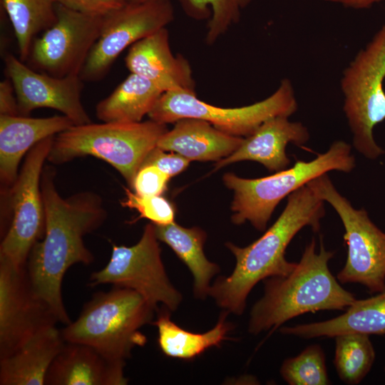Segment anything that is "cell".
<instances>
[{
	"label": "cell",
	"mask_w": 385,
	"mask_h": 385,
	"mask_svg": "<svg viewBox=\"0 0 385 385\" xmlns=\"http://www.w3.org/2000/svg\"><path fill=\"white\" fill-rule=\"evenodd\" d=\"M55 178V169L45 166L41 178L45 233L32 247L26 268L35 294L51 308L59 322L66 325L71 321L62 299L63 276L72 265L93 261L83 237L104 222L107 212L101 197L93 192L62 197Z\"/></svg>",
	"instance_id": "1"
},
{
	"label": "cell",
	"mask_w": 385,
	"mask_h": 385,
	"mask_svg": "<svg viewBox=\"0 0 385 385\" xmlns=\"http://www.w3.org/2000/svg\"><path fill=\"white\" fill-rule=\"evenodd\" d=\"M54 136L32 147L26 154L15 182L4 189L6 209L3 211L0 260L25 267L30 252L45 233L46 217L41 178Z\"/></svg>",
	"instance_id": "8"
},
{
	"label": "cell",
	"mask_w": 385,
	"mask_h": 385,
	"mask_svg": "<svg viewBox=\"0 0 385 385\" xmlns=\"http://www.w3.org/2000/svg\"><path fill=\"white\" fill-rule=\"evenodd\" d=\"M384 371H385V368H384Z\"/></svg>",
	"instance_id": "37"
},
{
	"label": "cell",
	"mask_w": 385,
	"mask_h": 385,
	"mask_svg": "<svg viewBox=\"0 0 385 385\" xmlns=\"http://www.w3.org/2000/svg\"><path fill=\"white\" fill-rule=\"evenodd\" d=\"M73 125L63 115L46 118L0 115V180L3 189L15 182L19 163L32 147Z\"/></svg>",
	"instance_id": "19"
},
{
	"label": "cell",
	"mask_w": 385,
	"mask_h": 385,
	"mask_svg": "<svg viewBox=\"0 0 385 385\" xmlns=\"http://www.w3.org/2000/svg\"><path fill=\"white\" fill-rule=\"evenodd\" d=\"M174 123L159 139L157 147L189 160L217 162L234 153L244 138L225 133L201 119L187 118Z\"/></svg>",
	"instance_id": "20"
},
{
	"label": "cell",
	"mask_w": 385,
	"mask_h": 385,
	"mask_svg": "<svg viewBox=\"0 0 385 385\" xmlns=\"http://www.w3.org/2000/svg\"><path fill=\"white\" fill-rule=\"evenodd\" d=\"M125 197L120 202L121 206L135 210L139 216L136 222L145 218L154 225H164L175 222V210L173 205L163 195L143 196L124 188Z\"/></svg>",
	"instance_id": "30"
},
{
	"label": "cell",
	"mask_w": 385,
	"mask_h": 385,
	"mask_svg": "<svg viewBox=\"0 0 385 385\" xmlns=\"http://www.w3.org/2000/svg\"><path fill=\"white\" fill-rule=\"evenodd\" d=\"M155 311L138 292L114 286L96 293L61 332L66 342L89 345L111 359L125 361L133 348L146 344L140 329L153 322Z\"/></svg>",
	"instance_id": "4"
},
{
	"label": "cell",
	"mask_w": 385,
	"mask_h": 385,
	"mask_svg": "<svg viewBox=\"0 0 385 385\" xmlns=\"http://www.w3.org/2000/svg\"><path fill=\"white\" fill-rule=\"evenodd\" d=\"M307 128L287 116H276L265 120L252 134L244 138L240 146L229 156L216 162L215 170L242 160L260 163L268 170L278 172L287 168L290 160L286 148L297 146L309 140Z\"/></svg>",
	"instance_id": "17"
},
{
	"label": "cell",
	"mask_w": 385,
	"mask_h": 385,
	"mask_svg": "<svg viewBox=\"0 0 385 385\" xmlns=\"http://www.w3.org/2000/svg\"><path fill=\"white\" fill-rule=\"evenodd\" d=\"M163 91L148 79L130 73L96 106L103 122L137 123L149 114Z\"/></svg>",
	"instance_id": "25"
},
{
	"label": "cell",
	"mask_w": 385,
	"mask_h": 385,
	"mask_svg": "<svg viewBox=\"0 0 385 385\" xmlns=\"http://www.w3.org/2000/svg\"><path fill=\"white\" fill-rule=\"evenodd\" d=\"M334 338V365L339 379L349 385L361 383L375 360V351L369 335L345 333Z\"/></svg>",
	"instance_id": "27"
},
{
	"label": "cell",
	"mask_w": 385,
	"mask_h": 385,
	"mask_svg": "<svg viewBox=\"0 0 385 385\" xmlns=\"http://www.w3.org/2000/svg\"><path fill=\"white\" fill-rule=\"evenodd\" d=\"M56 22L35 38L27 61L31 68L55 77L79 75L98 40L103 17L55 4Z\"/></svg>",
	"instance_id": "12"
},
{
	"label": "cell",
	"mask_w": 385,
	"mask_h": 385,
	"mask_svg": "<svg viewBox=\"0 0 385 385\" xmlns=\"http://www.w3.org/2000/svg\"><path fill=\"white\" fill-rule=\"evenodd\" d=\"M173 19L170 0L125 3L103 16L99 37L81 71V78L90 82L101 80L125 48L166 27Z\"/></svg>",
	"instance_id": "13"
},
{
	"label": "cell",
	"mask_w": 385,
	"mask_h": 385,
	"mask_svg": "<svg viewBox=\"0 0 385 385\" xmlns=\"http://www.w3.org/2000/svg\"><path fill=\"white\" fill-rule=\"evenodd\" d=\"M125 63L130 73L148 79L163 93H195L191 66L184 56L172 52L166 27L133 44Z\"/></svg>",
	"instance_id": "16"
},
{
	"label": "cell",
	"mask_w": 385,
	"mask_h": 385,
	"mask_svg": "<svg viewBox=\"0 0 385 385\" xmlns=\"http://www.w3.org/2000/svg\"><path fill=\"white\" fill-rule=\"evenodd\" d=\"M17 40L19 59L27 61L36 36L57 19L55 4L50 0H1Z\"/></svg>",
	"instance_id": "26"
},
{
	"label": "cell",
	"mask_w": 385,
	"mask_h": 385,
	"mask_svg": "<svg viewBox=\"0 0 385 385\" xmlns=\"http://www.w3.org/2000/svg\"><path fill=\"white\" fill-rule=\"evenodd\" d=\"M342 314L324 321L282 327L281 333L302 339L335 337L345 333L385 334V289L355 299Z\"/></svg>",
	"instance_id": "22"
},
{
	"label": "cell",
	"mask_w": 385,
	"mask_h": 385,
	"mask_svg": "<svg viewBox=\"0 0 385 385\" xmlns=\"http://www.w3.org/2000/svg\"><path fill=\"white\" fill-rule=\"evenodd\" d=\"M153 120L137 123L103 122L73 125L54 136L47 161L61 165L91 155L112 165L131 189L148 154L168 131Z\"/></svg>",
	"instance_id": "5"
},
{
	"label": "cell",
	"mask_w": 385,
	"mask_h": 385,
	"mask_svg": "<svg viewBox=\"0 0 385 385\" xmlns=\"http://www.w3.org/2000/svg\"><path fill=\"white\" fill-rule=\"evenodd\" d=\"M125 365L89 345L65 342L48 368L45 384L125 385Z\"/></svg>",
	"instance_id": "18"
},
{
	"label": "cell",
	"mask_w": 385,
	"mask_h": 385,
	"mask_svg": "<svg viewBox=\"0 0 385 385\" xmlns=\"http://www.w3.org/2000/svg\"><path fill=\"white\" fill-rule=\"evenodd\" d=\"M307 185L333 207L344 228L347 257L337 275V280L342 284H360L371 293L382 292L385 289V232L371 221L365 209L352 206L327 173Z\"/></svg>",
	"instance_id": "10"
},
{
	"label": "cell",
	"mask_w": 385,
	"mask_h": 385,
	"mask_svg": "<svg viewBox=\"0 0 385 385\" xmlns=\"http://www.w3.org/2000/svg\"><path fill=\"white\" fill-rule=\"evenodd\" d=\"M57 322L51 308L34 292L26 267L0 260V359Z\"/></svg>",
	"instance_id": "14"
},
{
	"label": "cell",
	"mask_w": 385,
	"mask_h": 385,
	"mask_svg": "<svg viewBox=\"0 0 385 385\" xmlns=\"http://www.w3.org/2000/svg\"><path fill=\"white\" fill-rule=\"evenodd\" d=\"M154 225L158 240L168 245L190 271L195 297L205 299L209 296L212 279L219 273L220 267L205 255V231L197 227H184L175 222Z\"/></svg>",
	"instance_id": "23"
},
{
	"label": "cell",
	"mask_w": 385,
	"mask_h": 385,
	"mask_svg": "<svg viewBox=\"0 0 385 385\" xmlns=\"http://www.w3.org/2000/svg\"><path fill=\"white\" fill-rule=\"evenodd\" d=\"M68 9L86 14L103 16L124 5V0H50Z\"/></svg>",
	"instance_id": "33"
},
{
	"label": "cell",
	"mask_w": 385,
	"mask_h": 385,
	"mask_svg": "<svg viewBox=\"0 0 385 385\" xmlns=\"http://www.w3.org/2000/svg\"><path fill=\"white\" fill-rule=\"evenodd\" d=\"M355 166L351 146L344 140H336L313 160H298L292 167L269 176L248 179L225 173L223 182L234 192L232 222L241 225L248 221L256 230L264 231L283 198L324 174L330 171L350 173Z\"/></svg>",
	"instance_id": "6"
},
{
	"label": "cell",
	"mask_w": 385,
	"mask_h": 385,
	"mask_svg": "<svg viewBox=\"0 0 385 385\" xmlns=\"http://www.w3.org/2000/svg\"><path fill=\"white\" fill-rule=\"evenodd\" d=\"M328 2L339 4L345 7L354 9H365L371 7L382 0H323Z\"/></svg>",
	"instance_id": "35"
},
{
	"label": "cell",
	"mask_w": 385,
	"mask_h": 385,
	"mask_svg": "<svg viewBox=\"0 0 385 385\" xmlns=\"http://www.w3.org/2000/svg\"><path fill=\"white\" fill-rule=\"evenodd\" d=\"M156 312L157 319L151 324L158 329L160 350L170 358L192 360L211 347H220L232 328V324L227 320L230 312L226 310L220 313L215 326L204 333H195L181 328L171 320V311L163 306Z\"/></svg>",
	"instance_id": "24"
},
{
	"label": "cell",
	"mask_w": 385,
	"mask_h": 385,
	"mask_svg": "<svg viewBox=\"0 0 385 385\" xmlns=\"http://www.w3.org/2000/svg\"><path fill=\"white\" fill-rule=\"evenodd\" d=\"M298 108L290 80L284 78L267 98L236 108H222L199 99L195 93L164 92L148 114L150 120L168 124L187 118L206 120L218 130L237 137L252 134L265 120L293 115Z\"/></svg>",
	"instance_id": "9"
},
{
	"label": "cell",
	"mask_w": 385,
	"mask_h": 385,
	"mask_svg": "<svg viewBox=\"0 0 385 385\" xmlns=\"http://www.w3.org/2000/svg\"><path fill=\"white\" fill-rule=\"evenodd\" d=\"M4 60L20 115L29 116L36 108H47L60 111L76 125L91 123L81 102L83 81L79 75L50 76L31 68L11 53Z\"/></svg>",
	"instance_id": "15"
},
{
	"label": "cell",
	"mask_w": 385,
	"mask_h": 385,
	"mask_svg": "<svg viewBox=\"0 0 385 385\" xmlns=\"http://www.w3.org/2000/svg\"><path fill=\"white\" fill-rule=\"evenodd\" d=\"M0 115H19L16 92L9 78L0 83Z\"/></svg>",
	"instance_id": "34"
},
{
	"label": "cell",
	"mask_w": 385,
	"mask_h": 385,
	"mask_svg": "<svg viewBox=\"0 0 385 385\" xmlns=\"http://www.w3.org/2000/svg\"><path fill=\"white\" fill-rule=\"evenodd\" d=\"M65 341L56 326L36 333L0 359L1 385H44L46 373Z\"/></svg>",
	"instance_id": "21"
},
{
	"label": "cell",
	"mask_w": 385,
	"mask_h": 385,
	"mask_svg": "<svg viewBox=\"0 0 385 385\" xmlns=\"http://www.w3.org/2000/svg\"><path fill=\"white\" fill-rule=\"evenodd\" d=\"M154 224L148 223L139 241L132 246L113 245L108 264L93 272L89 286L111 284L140 294L157 311L158 304L175 311L181 293L170 282L161 259Z\"/></svg>",
	"instance_id": "11"
},
{
	"label": "cell",
	"mask_w": 385,
	"mask_h": 385,
	"mask_svg": "<svg viewBox=\"0 0 385 385\" xmlns=\"http://www.w3.org/2000/svg\"><path fill=\"white\" fill-rule=\"evenodd\" d=\"M324 204L307 184L287 197L279 217L260 238L244 247L227 242L226 247L235 256V266L230 275L215 280L209 296L223 310L241 315L249 294L259 282L293 270L296 262L286 259V249L304 227L319 230L325 215Z\"/></svg>",
	"instance_id": "2"
},
{
	"label": "cell",
	"mask_w": 385,
	"mask_h": 385,
	"mask_svg": "<svg viewBox=\"0 0 385 385\" xmlns=\"http://www.w3.org/2000/svg\"><path fill=\"white\" fill-rule=\"evenodd\" d=\"M166 152L156 146L145 157L141 167L155 166L172 178L184 171L189 165L190 160L185 157L174 152Z\"/></svg>",
	"instance_id": "32"
},
{
	"label": "cell",
	"mask_w": 385,
	"mask_h": 385,
	"mask_svg": "<svg viewBox=\"0 0 385 385\" xmlns=\"http://www.w3.org/2000/svg\"><path fill=\"white\" fill-rule=\"evenodd\" d=\"M252 0H179L185 14L207 20L205 41L211 45L240 19L242 11Z\"/></svg>",
	"instance_id": "28"
},
{
	"label": "cell",
	"mask_w": 385,
	"mask_h": 385,
	"mask_svg": "<svg viewBox=\"0 0 385 385\" xmlns=\"http://www.w3.org/2000/svg\"><path fill=\"white\" fill-rule=\"evenodd\" d=\"M280 375L289 385H328L325 354L319 344H311L298 355L282 362Z\"/></svg>",
	"instance_id": "29"
},
{
	"label": "cell",
	"mask_w": 385,
	"mask_h": 385,
	"mask_svg": "<svg viewBox=\"0 0 385 385\" xmlns=\"http://www.w3.org/2000/svg\"><path fill=\"white\" fill-rule=\"evenodd\" d=\"M170 178L155 166H142L135 176L131 189L143 196L162 195Z\"/></svg>",
	"instance_id": "31"
},
{
	"label": "cell",
	"mask_w": 385,
	"mask_h": 385,
	"mask_svg": "<svg viewBox=\"0 0 385 385\" xmlns=\"http://www.w3.org/2000/svg\"><path fill=\"white\" fill-rule=\"evenodd\" d=\"M163 1V0H124L125 3L129 4H141L150 1Z\"/></svg>",
	"instance_id": "36"
},
{
	"label": "cell",
	"mask_w": 385,
	"mask_h": 385,
	"mask_svg": "<svg viewBox=\"0 0 385 385\" xmlns=\"http://www.w3.org/2000/svg\"><path fill=\"white\" fill-rule=\"evenodd\" d=\"M334 252L320 237L306 245L293 270L263 280L264 294L250 311L248 332L257 335L274 331L297 316L321 310H345L356 299L343 288L329 268Z\"/></svg>",
	"instance_id": "3"
},
{
	"label": "cell",
	"mask_w": 385,
	"mask_h": 385,
	"mask_svg": "<svg viewBox=\"0 0 385 385\" xmlns=\"http://www.w3.org/2000/svg\"><path fill=\"white\" fill-rule=\"evenodd\" d=\"M384 80L385 24L345 68L340 81L353 147L369 160L385 153L373 133L385 120Z\"/></svg>",
	"instance_id": "7"
}]
</instances>
